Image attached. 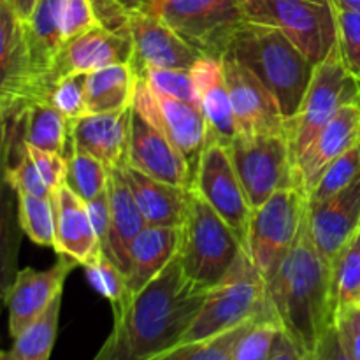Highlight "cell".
Wrapping results in <instances>:
<instances>
[{
	"instance_id": "cell-11",
	"label": "cell",
	"mask_w": 360,
	"mask_h": 360,
	"mask_svg": "<svg viewBox=\"0 0 360 360\" xmlns=\"http://www.w3.org/2000/svg\"><path fill=\"white\" fill-rule=\"evenodd\" d=\"M192 188L234 231L243 248H248L253 206L246 197L225 144L214 139L206 141L193 176Z\"/></svg>"
},
{
	"instance_id": "cell-41",
	"label": "cell",
	"mask_w": 360,
	"mask_h": 360,
	"mask_svg": "<svg viewBox=\"0 0 360 360\" xmlns=\"http://www.w3.org/2000/svg\"><path fill=\"white\" fill-rule=\"evenodd\" d=\"M95 27H98V21L90 0H63L62 21H60L63 44L86 34Z\"/></svg>"
},
{
	"instance_id": "cell-24",
	"label": "cell",
	"mask_w": 360,
	"mask_h": 360,
	"mask_svg": "<svg viewBox=\"0 0 360 360\" xmlns=\"http://www.w3.org/2000/svg\"><path fill=\"white\" fill-rule=\"evenodd\" d=\"M192 74L199 94L200 111L207 123V139H214L227 146L238 136V127L221 60L202 56L192 67Z\"/></svg>"
},
{
	"instance_id": "cell-21",
	"label": "cell",
	"mask_w": 360,
	"mask_h": 360,
	"mask_svg": "<svg viewBox=\"0 0 360 360\" xmlns=\"http://www.w3.org/2000/svg\"><path fill=\"white\" fill-rule=\"evenodd\" d=\"M55 207V250L58 255L72 259L77 266H90L102 255L95 236L86 202L69 186L62 185L51 192Z\"/></svg>"
},
{
	"instance_id": "cell-33",
	"label": "cell",
	"mask_w": 360,
	"mask_h": 360,
	"mask_svg": "<svg viewBox=\"0 0 360 360\" xmlns=\"http://www.w3.org/2000/svg\"><path fill=\"white\" fill-rule=\"evenodd\" d=\"M109 179V169L91 155L72 150L67 157L65 186H69L81 200L95 199L105 192Z\"/></svg>"
},
{
	"instance_id": "cell-20",
	"label": "cell",
	"mask_w": 360,
	"mask_h": 360,
	"mask_svg": "<svg viewBox=\"0 0 360 360\" xmlns=\"http://www.w3.org/2000/svg\"><path fill=\"white\" fill-rule=\"evenodd\" d=\"M134 56L132 37L104 27H95L86 34L65 42L53 69L55 84L69 74H88L120 63H130Z\"/></svg>"
},
{
	"instance_id": "cell-17",
	"label": "cell",
	"mask_w": 360,
	"mask_h": 360,
	"mask_svg": "<svg viewBox=\"0 0 360 360\" xmlns=\"http://www.w3.org/2000/svg\"><path fill=\"white\" fill-rule=\"evenodd\" d=\"M76 266L72 259L60 255L58 262L49 269L25 267L18 271L6 304L9 309V334L13 340L46 311L56 295L62 294L63 283Z\"/></svg>"
},
{
	"instance_id": "cell-31",
	"label": "cell",
	"mask_w": 360,
	"mask_h": 360,
	"mask_svg": "<svg viewBox=\"0 0 360 360\" xmlns=\"http://www.w3.org/2000/svg\"><path fill=\"white\" fill-rule=\"evenodd\" d=\"M21 231L35 245L55 248V207L51 195L39 197L16 192Z\"/></svg>"
},
{
	"instance_id": "cell-37",
	"label": "cell",
	"mask_w": 360,
	"mask_h": 360,
	"mask_svg": "<svg viewBox=\"0 0 360 360\" xmlns=\"http://www.w3.org/2000/svg\"><path fill=\"white\" fill-rule=\"evenodd\" d=\"M278 329L280 323L269 309L255 319V322L243 334L232 352L231 360H269L271 347Z\"/></svg>"
},
{
	"instance_id": "cell-29",
	"label": "cell",
	"mask_w": 360,
	"mask_h": 360,
	"mask_svg": "<svg viewBox=\"0 0 360 360\" xmlns=\"http://www.w3.org/2000/svg\"><path fill=\"white\" fill-rule=\"evenodd\" d=\"M69 132V118L51 102H32L21 109V137L30 146L55 151L67 158Z\"/></svg>"
},
{
	"instance_id": "cell-27",
	"label": "cell",
	"mask_w": 360,
	"mask_h": 360,
	"mask_svg": "<svg viewBox=\"0 0 360 360\" xmlns=\"http://www.w3.org/2000/svg\"><path fill=\"white\" fill-rule=\"evenodd\" d=\"M136 70L130 63L105 67L86 74V115L115 112L132 108Z\"/></svg>"
},
{
	"instance_id": "cell-7",
	"label": "cell",
	"mask_w": 360,
	"mask_h": 360,
	"mask_svg": "<svg viewBox=\"0 0 360 360\" xmlns=\"http://www.w3.org/2000/svg\"><path fill=\"white\" fill-rule=\"evenodd\" d=\"M306 217L308 192L302 186L280 190L253 210L246 252L266 285L294 246Z\"/></svg>"
},
{
	"instance_id": "cell-35",
	"label": "cell",
	"mask_w": 360,
	"mask_h": 360,
	"mask_svg": "<svg viewBox=\"0 0 360 360\" xmlns=\"http://www.w3.org/2000/svg\"><path fill=\"white\" fill-rule=\"evenodd\" d=\"M360 174V144L348 150L330 165H327L326 171L319 178L311 190L308 192V206H315L329 197L336 195L341 190L357 179Z\"/></svg>"
},
{
	"instance_id": "cell-51",
	"label": "cell",
	"mask_w": 360,
	"mask_h": 360,
	"mask_svg": "<svg viewBox=\"0 0 360 360\" xmlns=\"http://www.w3.org/2000/svg\"><path fill=\"white\" fill-rule=\"evenodd\" d=\"M165 2H167V0H151V11H150V13H151V14L157 13V11L160 9V7L164 6Z\"/></svg>"
},
{
	"instance_id": "cell-10",
	"label": "cell",
	"mask_w": 360,
	"mask_h": 360,
	"mask_svg": "<svg viewBox=\"0 0 360 360\" xmlns=\"http://www.w3.org/2000/svg\"><path fill=\"white\" fill-rule=\"evenodd\" d=\"M155 14L186 44L214 60L224 58L231 37L246 21L239 0H167Z\"/></svg>"
},
{
	"instance_id": "cell-36",
	"label": "cell",
	"mask_w": 360,
	"mask_h": 360,
	"mask_svg": "<svg viewBox=\"0 0 360 360\" xmlns=\"http://www.w3.org/2000/svg\"><path fill=\"white\" fill-rule=\"evenodd\" d=\"M136 76L146 81L148 86L157 94L178 98L200 109L192 69H155L153 67V69H144Z\"/></svg>"
},
{
	"instance_id": "cell-16",
	"label": "cell",
	"mask_w": 360,
	"mask_h": 360,
	"mask_svg": "<svg viewBox=\"0 0 360 360\" xmlns=\"http://www.w3.org/2000/svg\"><path fill=\"white\" fill-rule=\"evenodd\" d=\"M129 165L169 185L183 188H192L193 185L185 157L134 108L130 111Z\"/></svg>"
},
{
	"instance_id": "cell-15",
	"label": "cell",
	"mask_w": 360,
	"mask_h": 360,
	"mask_svg": "<svg viewBox=\"0 0 360 360\" xmlns=\"http://www.w3.org/2000/svg\"><path fill=\"white\" fill-rule=\"evenodd\" d=\"M129 32L134 44L132 69H192L202 58L197 49L186 44L162 18L151 13H134L129 18Z\"/></svg>"
},
{
	"instance_id": "cell-2",
	"label": "cell",
	"mask_w": 360,
	"mask_h": 360,
	"mask_svg": "<svg viewBox=\"0 0 360 360\" xmlns=\"http://www.w3.org/2000/svg\"><path fill=\"white\" fill-rule=\"evenodd\" d=\"M267 301L280 329L308 360L329 327L336 323L333 266L320 255L308 217L294 246L266 285Z\"/></svg>"
},
{
	"instance_id": "cell-52",
	"label": "cell",
	"mask_w": 360,
	"mask_h": 360,
	"mask_svg": "<svg viewBox=\"0 0 360 360\" xmlns=\"http://www.w3.org/2000/svg\"><path fill=\"white\" fill-rule=\"evenodd\" d=\"M0 360H11L9 352H0Z\"/></svg>"
},
{
	"instance_id": "cell-26",
	"label": "cell",
	"mask_w": 360,
	"mask_h": 360,
	"mask_svg": "<svg viewBox=\"0 0 360 360\" xmlns=\"http://www.w3.org/2000/svg\"><path fill=\"white\" fill-rule=\"evenodd\" d=\"M179 229L153 225L139 232L129 250V273L125 276L129 297L151 283L174 259L179 248Z\"/></svg>"
},
{
	"instance_id": "cell-8",
	"label": "cell",
	"mask_w": 360,
	"mask_h": 360,
	"mask_svg": "<svg viewBox=\"0 0 360 360\" xmlns=\"http://www.w3.org/2000/svg\"><path fill=\"white\" fill-rule=\"evenodd\" d=\"M354 102H360V83L347 70L336 46L330 55L315 67L311 83L297 112L287 120V137L295 164L316 134L340 109Z\"/></svg>"
},
{
	"instance_id": "cell-34",
	"label": "cell",
	"mask_w": 360,
	"mask_h": 360,
	"mask_svg": "<svg viewBox=\"0 0 360 360\" xmlns=\"http://www.w3.org/2000/svg\"><path fill=\"white\" fill-rule=\"evenodd\" d=\"M253 322H255V319L248 320L243 326L227 330V333L220 334V336L211 338V340L178 345V347L171 348V350L164 352V354L155 355V357L148 360H231L236 345H238V341L241 340L243 334L248 330V327Z\"/></svg>"
},
{
	"instance_id": "cell-5",
	"label": "cell",
	"mask_w": 360,
	"mask_h": 360,
	"mask_svg": "<svg viewBox=\"0 0 360 360\" xmlns=\"http://www.w3.org/2000/svg\"><path fill=\"white\" fill-rule=\"evenodd\" d=\"M267 309L269 301L266 281L257 273L250 255L245 252L224 281L207 292L202 308L179 345L220 336L248 320L257 319Z\"/></svg>"
},
{
	"instance_id": "cell-3",
	"label": "cell",
	"mask_w": 360,
	"mask_h": 360,
	"mask_svg": "<svg viewBox=\"0 0 360 360\" xmlns=\"http://www.w3.org/2000/svg\"><path fill=\"white\" fill-rule=\"evenodd\" d=\"M227 55L255 74L276 98L285 118L290 120L297 112L315 65L283 32L245 21L231 37Z\"/></svg>"
},
{
	"instance_id": "cell-32",
	"label": "cell",
	"mask_w": 360,
	"mask_h": 360,
	"mask_svg": "<svg viewBox=\"0 0 360 360\" xmlns=\"http://www.w3.org/2000/svg\"><path fill=\"white\" fill-rule=\"evenodd\" d=\"M333 292L338 311L354 306L360 292V229L334 259Z\"/></svg>"
},
{
	"instance_id": "cell-4",
	"label": "cell",
	"mask_w": 360,
	"mask_h": 360,
	"mask_svg": "<svg viewBox=\"0 0 360 360\" xmlns=\"http://www.w3.org/2000/svg\"><path fill=\"white\" fill-rule=\"evenodd\" d=\"M179 232L176 257L185 276L204 292L221 283L246 252L234 231L193 188Z\"/></svg>"
},
{
	"instance_id": "cell-18",
	"label": "cell",
	"mask_w": 360,
	"mask_h": 360,
	"mask_svg": "<svg viewBox=\"0 0 360 360\" xmlns=\"http://www.w3.org/2000/svg\"><path fill=\"white\" fill-rule=\"evenodd\" d=\"M130 111L132 108L97 115L88 112L69 120L70 151L91 155L108 169L125 167L129 164Z\"/></svg>"
},
{
	"instance_id": "cell-30",
	"label": "cell",
	"mask_w": 360,
	"mask_h": 360,
	"mask_svg": "<svg viewBox=\"0 0 360 360\" xmlns=\"http://www.w3.org/2000/svg\"><path fill=\"white\" fill-rule=\"evenodd\" d=\"M60 308L62 294L56 295L46 311L14 338L11 360H49L58 333Z\"/></svg>"
},
{
	"instance_id": "cell-39",
	"label": "cell",
	"mask_w": 360,
	"mask_h": 360,
	"mask_svg": "<svg viewBox=\"0 0 360 360\" xmlns=\"http://www.w3.org/2000/svg\"><path fill=\"white\" fill-rule=\"evenodd\" d=\"M338 51L345 67L360 83V11H336Z\"/></svg>"
},
{
	"instance_id": "cell-9",
	"label": "cell",
	"mask_w": 360,
	"mask_h": 360,
	"mask_svg": "<svg viewBox=\"0 0 360 360\" xmlns=\"http://www.w3.org/2000/svg\"><path fill=\"white\" fill-rule=\"evenodd\" d=\"M246 197L253 210L285 188L302 186L287 134L236 136L227 144Z\"/></svg>"
},
{
	"instance_id": "cell-45",
	"label": "cell",
	"mask_w": 360,
	"mask_h": 360,
	"mask_svg": "<svg viewBox=\"0 0 360 360\" xmlns=\"http://www.w3.org/2000/svg\"><path fill=\"white\" fill-rule=\"evenodd\" d=\"M308 360H354L348 354L343 340H341V334L338 330L336 323L327 329V333L319 341L315 352H313L311 357Z\"/></svg>"
},
{
	"instance_id": "cell-23",
	"label": "cell",
	"mask_w": 360,
	"mask_h": 360,
	"mask_svg": "<svg viewBox=\"0 0 360 360\" xmlns=\"http://www.w3.org/2000/svg\"><path fill=\"white\" fill-rule=\"evenodd\" d=\"M109 214H111V231H109V252L108 259L120 267L123 274L129 273V250L134 239L141 231L148 227L134 193L130 190L125 172L122 169H109L108 186Z\"/></svg>"
},
{
	"instance_id": "cell-13",
	"label": "cell",
	"mask_w": 360,
	"mask_h": 360,
	"mask_svg": "<svg viewBox=\"0 0 360 360\" xmlns=\"http://www.w3.org/2000/svg\"><path fill=\"white\" fill-rule=\"evenodd\" d=\"M221 65L239 136L287 134V118L276 98L255 74L227 53L221 58Z\"/></svg>"
},
{
	"instance_id": "cell-44",
	"label": "cell",
	"mask_w": 360,
	"mask_h": 360,
	"mask_svg": "<svg viewBox=\"0 0 360 360\" xmlns=\"http://www.w3.org/2000/svg\"><path fill=\"white\" fill-rule=\"evenodd\" d=\"M336 326L350 357L360 360V315L357 308L348 306V308L338 311Z\"/></svg>"
},
{
	"instance_id": "cell-25",
	"label": "cell",
	"mask_w": 360,
	"mask_h": 360,
	"mask_svg": "<svg viewBox=\"0 0 360 360\" xmlns=\"http://www.w3.org/2000/svg\"><path fill=\"white\" fill-rule=\"evenodd\" d=\"M125 178L148 225L179 229L185 221L190 188L169 185L127 164Z\"/></svg>"
},
{
	"instance_id": "cell-47",
	"label": "cell",
	"mask_w": 360,
	"mask_h": 360,
	"mask_svg": "<svg viewBox=\"0 0 360 360\" xmlns=\"http://www.w3.org/2000/svg\"><path fill=\"white\" fill-rule=\"evenodd\" d=\"M269 360H306L299 348L295 347L294 341L287 336L281 329H278L276 336L273 340V347H271Z\"/></svg>"
},
{
	"instance_id": "cell-46",
	"label": "cell",
	"mask_w": 360,
	"mask_h": 360,
	"mask_svg": "<svg viewBox=\"0 0 360 360\" xmlns=\"http://www.w3.org/2000/svg\"><path fill=\"white\" fill-rule=\"evenodd\" d=\"M16 115L18 111H0V179L6 174L11 144H13L14 139V129H16Z\"/></svg>"
},
{
	"instance_id": "cell-28",
	"label": "cell",
	"mask_w": 360,
	"mask_h": 360,
	"mask_svg": "<svg viewBox=\"0 0 360 360\" xmlns=\"http://www.w3.org/2000/svg\"><path fill=\"white\" fill-rule=\"evenodd\" d=\"M21 234L16 190L4 174L0 179V308L7 304L11 287L16 280Z\"/></svg>"
},
{
	"instance_id": "cell-50",
	"label": "cell",
	"mask_w": 360,
	"mask_h": 360,
	"mask_svg": "<svg viewBox=\"0 0 360 360\" xmlns=\"http://www.w3.org/2000/svg\"><path fill=\"white\" fill-rule=\"evenodd\" d=\"M336 11H360V0H333Z\"/></svg>"
},
{
	"instance_id": "cell-53",
	"label": "cell",
	"mask_w": 360,
	"mask_h": 360,
	"mask_svg": "<svg viewBox=\"0 0 360 360\" xmlns=\"http://www.w3.org/2000/svg\"><path fill=\"white\" fill-rule=\"evenodd\" d=\"M354 306H360V292H359V295H357V299H355V302H354Z\"/></svg>"
},
{
	"instance_id": "cell-40",
	"label": "cell",
	"mask_w": 360,
	"mask_h": 360,
	"mask_svg": "<svg viewBox=\"0 0 360 360\" xmlns=\"http://www.w3.org/2000/svg\"><path fill=\"white\" fill-rule=\"evenodd\" d=\"M49 102L65 118L86 115V74H69L55 84Z\"/></svg>"
},
{
	"instance_id": "cell-14",
	"label": "cell",
	"mask_w": 360,
	"mask_h": 360,
	"mask_svg": "<svg viewBox=\"0 0 360 360\" xmlns=\"http://www.w3.org/2000/svg\"><path fill=\"white\" fill-rule=\"evenodd\" d=\"M34 74L23 21L0 0V111L16 112L30 104Z\"/></svg>"
},
{
	"instance_id": "cell-49",
	"label": "cell",
	"mask_w": 360,
	"mask_h": 360,
	"mask_svg": "<svg viewBox=\"0 0 360 360\" xmlns=\"http://www.w3.org/2000/svg\"><path fill=\"white\" fill-rule=\"evenodd\" d=\"M115 2H118L129 14L150 13L151 11V0H115Z\"/></svg>"
},
{
	"instance_id": "cell-1",
	"label": "cell",
	"mask_w": 360,
	"mask_h": 360,
	"mask_svg": "<svg viewBox=\"0 0 360 360\" xmlns=\"http://www.w3.org/2000/svg\"><path fill=\"white\" fill-rule=\"evenodd\" d=\"M207 292L185 276L178 257L115 311V323L91 360H148L181 343Z\"/></svg>"
},
{
	"instance_id": "cell-42",
	"label": "cell",
	"mask_w": 360,
	"mask_h": 360,
	"mask_svg": "<svg viewBox=\"0 0 360 360\" xmlns=\"http://www.w3.org/2000/svg\"><path fill=\"white\" fill-rule=\"evenodd\" d=\"M28 157L32 158L34 165L37 167L39 174H41L42 181L46 183L49 190H56L62 185H65L67 176V158L63 155L55 153V151L39 150V148L30 146L25 143Z\"/></svg>"
},
{
	"instance_id": "cell-43",
	"label": "cell",
	"mask_w": 360,
	"mask_h": 360,
	"mask_svg": "<svg viewBox=\"0 0 360 360\" xmlns=\"http://www.w3.org/2000/svg\"><path fill=\"white\" fill-rule=\"evenodd\" d=\"M88 214H90L91 225H94L95 236H97L98 243L104 255L109 252V231H111V214H109V199L108 192H102L95 199L86 202Z\"/></svg>"
},
{
	"instance_id": "cell-22",
	"label": "cell",
	"mask_w": 360,
	"mask_h": 360,
	"mask_svg": "<svg viewBox=\"0 0 360 360\" xmlns=\"http://www.w3.org/2000/svg\"><path fill=\"white\" fill-rule=\"evenodd\" d=\"M357 144H360V102H354L340 109L299 157L297 171L302 188L309 192L327 165Z\"/></svg>"
},
{
	"instance_id": "cell-19",
	"label": "cell",
	"mask_w": 360,
	"mask_h": 360,
	"mask_svg": "<svg viewBox=\"0 0 360 360\" xmlns=\"http://www.w3.org/2000/svg\"><path fill=\"white\" fill-rule=\"evenodd\" d=\"M308 227L320 255L333 266L338 253L360 229V174L340 193L308 206Z\"/></svg>"
},
{
	"instance_id": "cell-48",
	"label": "cell",
	"mask_w": 360,
	"mask_h": 360,
	"mask_svg": "<svg viewBox=\"0 0 360 360\" xmlns=\"http://www.w3.org/2000/svg\"><path fill=\"white\" fill-rule=\"evenodd\" d=\"M7 2L11 4V7H13V11L16 13V16L25 23V21L32 16L35 7H37L39 0H7Z\"/></svg>"
},
{
	"instance_id": "cell-6",
	"label": "cell",
	"mask_w": 360,
	"mask_h": 360,
	"mask_svg": "<svg viewBox=\"0 0 360 360\" xmlns=\"http://www.w3.org/2000/svg\"><path fill=\"white\" fill-rule=\"evenodd\" d=\"M239 6L246 21L281 30L315 67L338 46L333 0H239Z\"/></svg>"
},
{
	"instance_id": "cell-54",
	"label": "cell",
	"mask_w": 360,
	"mask_h": 360,
	"mask_svg": "<svg viewBox=\"0 0 360 360\" xmlns=\"http://www.w3.org/2000/svg\"><path fill=\"white\" fill-rule=\"evenodd\" d=\"M355 308H357V311H359V315H360V306H355Z\"/></svg>"
},
{
	"instance_id": "cell-12",
	"label": "cell",
	"mask_w": 360,
	"mask_h": 360,
	"mask_svg": "<svg viewBox=\"0 0 360 360\" xmlns=\"http://www.w3.org/2000/svg\"><path fill=\"white\" fill-rule=\"evenodd\" d=\"M132 108L171 141L172 146L185 157L192 176H195L200 153L207 141V123L202 111L178 98L157 94L141 77L136 81Z\"/></svg>"
},
{
	"instance_id": "cell-38",
	"label": "cell",
	"mask_w": 360,
	"mask_h": 360,
	"mask_svg": "<svg viewBox=\"0 0 360 360\" xmlns=\"http://www.w3.org/2000/svg\"><path fill=\"white\" fill-rule=\"evenodd\" d=\"M86 269V276L90 280L91 287L102 295V297L108 299L112 306V313L118 311L123 304L129 299V290H127V278L125 274L120 271V267H116L112 264L111 259L102 253L94 264L84 267Z\"/></svg>"
}]
</instances>
